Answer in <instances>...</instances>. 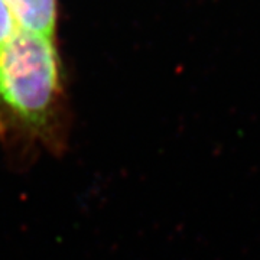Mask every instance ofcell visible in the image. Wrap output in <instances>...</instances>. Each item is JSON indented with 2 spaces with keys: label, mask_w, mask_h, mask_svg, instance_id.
I'll return each mask as SVG.
<instances>
[{
  "label": "cell",
  "mask_w": 260,
  "mask_h": 260,
  "mask_svg": "<svg viewBox=\"0 0 260 260\" xmlns=\"http://www.w3.org/2000/svg\"><path fill=\"white\" fill-rule=\"evenodd\" d=\"M51 38L16 30L0 47V146L13 165L59 156L68 140Z\"/></svg>",
  "instance_id": "1"
},
{
  "label": "cell",
  "mask_w": 260,
  "mask_h": 260,
  "mask_svg": "<svg viewBox=\"0 0 260 260\" xmlns=\"http://www.w3.org/2000/svg\"><path fill=\"white\" fill-rule=\"evenodd\" d=\"M18 30L51 38L55 28V0H6Z\"/></svg>",
  "instance_id": "2"
},
{
  "label": "cell",
  "mask_w": 260,
  "mask_h": 260,
  "mask_svg": "<svg viewBox=\"0 0 260 260\" xmlns=\"http://www.w3.org/2000/svg\"><path fill=\"white\" fill-rule=\"evenodd\" d=\"M18 30L10 10L6 5V0H0V47Z\"/></svg>",
  "instance_id": "3"
}]
</instances>
